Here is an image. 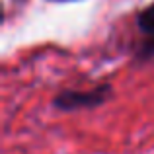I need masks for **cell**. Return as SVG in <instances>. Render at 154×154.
I'll return each instance as SVG.
<instances>
[{
  "mask_svg": "<svg viewBox=\"0 0 154 154\" xmlns=\"http://www.w3.org/2000/svg\"><path fill=\"white\" fill-rule=\"evenodd\" d=\"M111 94V86L109 84H102V86L94 88V90H63L55 100L53 105L57 109L63 111H76V109H84V107H96V105L103 103Z\"/></svg>",
  "mask_w": 154,
  "mask_h": 154,
  "instance_id": "1",
  "label": "cell"
},
{
  "mask_svg": "<svg viewBox=\"0 0 154 154\" xmlns=\"http://www.w3.org/2000/svg\"><path fill=\"white\" fill-rule=\"evenodd\" d=\"M137 26H139L140 33L146 35V53L154 55V2L148 4L144 10H140V14L137 16Z\"/></svg>",
  "mask_w": 154,
  "mask_h": 154,
  "instance_id": "2",
  "label": "cell"
}]
</instances>
